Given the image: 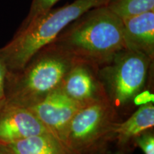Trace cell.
Returning <instances> with one entry per match:
<instances>
[{"label":"cell","mask_w":154,"mask_h":154,"mask_svg":"<svg viewBox=\"0 0 154 154\" xmlns=\"http://www.w3.org/2000/svg\"><path fill=\"white\" fill-rule=\"evenodd\" d=\"M60 0H32L29 10L22 24H28L51 10Z\"/></svg>","instance_id":"13"},{"label":"cell","mask_w":154,"mask_h":154,"mask_svg":"<svg viewBox=\"0 0 154 154\" xmlns=\"http://www.w3.org/2000/svg\"><path fill=\"white\" fill-rule=\"evenodd\" d=\"M122 21L126 49L154 60V10Z\"/></svg>","instance_id":"10"},{"label":"cell","mask_w":154,"mask_h":154,"mask_svg":"<svg viewBox=\"0 0 154 154\" xmlns=\"http://www.w3.org/2000/svg\"><path fill=\"white\" fill-rule=\"evenodd\" d=\"M76 61L51 42L20 70L8 72L4 99L26 108L36 104L60 87Z\"/></svg>","instance_id":"2"},{"label":"cell","mask_w":154,"mask_h":154,"mask_svg":"<svg viewBox=\"0 0 154 154\" xmlns=\"http://www.w3.org/2000/svg\"><path fill=\"white\" fill-rule=\"evenodd\" d=\"M136 148L143 154H154V128L146 131L136 140Z\"/></svg>","instance_id":"14"},{"label":"cell","mask_w":154,"mask_h":154,"mask_svg":"<svg viewBox=\"0 0 154 154\" xmlns=\"http://www.w3.org/2000/svg\"><path fill=\"white\" fill-rule=\"evenodd\" d=\"M111 0H75L47 11L28 24H21L8 43L0 48L8 72L20 70L40 49L51 43L71 23L86 11Z\"/></svg>","instance_id":"3"},{"label":"cell","mask_w":154,"mask_h":154,"mask_svg":"<svg viewBox=\"0 0 154 154\" xmlns=\"http://www.w3.org/2000/svg\"><path fill=\"white\" fill-rule=\"evenodd\" d=\"M45 133L49 132L29 109L4 99L0 101V143H12Z\"/></svg>","instance_id":"8"},{"label":"cell","mask_w":154,"mask_h":154,"mask_svg":"<svg viewBox=\"0 0 154 154\" xmlns=\"http://www.w3.org/2000/svg\"><path fill=\"white\" fill-rule=\"evenodd\" d=\"M82 106L58 88L45 99L28 107L37 117L47 131L65 143L71 121Z\"/></svg>","instance_id":"6"},{"label":"cell","mask_w":154,"mask_h":154,"mask_svg":"<svg viewBox=\"0 0 154 154\" xmlns=\"http://www.w3.org/2000/svg\"><path fill=\"white\" fill-rule=\"evenodd\" d=\"M153 62L143 54L126 48L99 67V75L108 100L121 121L134 112L135 99L146 89Z\"/></svg>","instance_id":"4"},{"label":"cell","mask_w":154,"mask_h":154,"mask_svg":"<svg viewBox=\"0 0 154 154\" xmlns=\"http://www.w3.org/2000/svg\"><path fill=\"white\" fill-rule=\"evenodd\" d=\"M0 154H12L4 144L0 143Z\"/></svg>","instance_id":"16"},{"label":"cell","mask_w":154,"mask_h":154,"mask_svg":"<svg viewBox=\"0 0 154 154\" xmlns=\"http://www.w3.org/2000/svg\"><path fill=\"white\" fill-rule=\"evenodd\" d=\"M7 74H8V69H7L5 60L0 50V101L5 98L6 79H7Z\"/></svg>","instance_id":"15"},{"label":"cell","mask_w":154,"mask_h":154,"mask_svg":"<svg viewBox=\"0 0 154 154\" xmlns=\"http://www.w3.org/2000/svg\"><path fill=\"white\" fill-rule=\"evenodd\" d=\"M52 42L75 60L86 61L99 67L126 49L122 19L106 5L86 11Z\"/></svg>","instance_id":"1"},{"label":"cell","mask_w":154,"mask_h":154,"mask_svg":"<svg viewBox=\"0 0 154 154\" xmlns=\"http://www.w3.org/2000/svg\"><path fill=\"white\" fill-rule=\"evenodd\" d=\"M121 121L107 97L83 106L69 124L65 144L76 154H109Z\"/></svg>","instance_id":"5"},{"label":"cell","mask_w":154,"mask_h":154,"mask_svg":"<svg viewBox=\"0 0 154 154\" xmlns=\"http://www.w3.org/2000/svg\"><path fill=\"white\" fill-rule=\"evenodd\" d=\"M99 69L93 63L76 61L63 78L60 88L82 106L106 98Z\"/></svg>","instance_id":"7"},{"label":"cell","mask_w":154,"mask_h":154,"mask_svg":"<svg viewBox=\"0 0 154 154\" xmlns=\"http://www.w3.org/2000/svg\"><path fill=\"white\" fill-rule=\"evenodd\" d=\"M106 6L123 20L154 10V0H111Z\"/></svg>","instance_id":"12"},{"label":"cell","mask_w":154,"mask_h":154,"mask_svg":"<svg viewBox=\"0 0 154 154\" xmlns=\"http://www.w3.org/2000/svg\"><path fill=\"white\" fill-rule=\"evenodd\" d=\"M151 128H154V105L149 102L140 105L117 124L109 154H132L136 149L137 138Z\"/></svg>","instance_id":"9"},{"label":"cell","mask_w":154,"mask_h":154,"mask_svg":"<svg viewBox=\"0 0 154 154\" xmlns=\"http://www.w3.org/2000/svg\"><path fill=\"white\" fill-rule=\"evenodd\" d=\"M4 145L12 154H76L63 142L49 133Z\"/></svg>","instance_id":"11"}]
</instances>
